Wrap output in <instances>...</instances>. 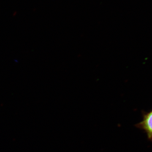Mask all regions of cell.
<instances>
[{
	"label": "cell",
	"instance_id": "cell-1",
	"mask_svg": "<svg viewBox=\"0 0 152 152\" xmlns=\"http://www.w3.org/2000/svg\"><path fill=\"white\" fill-rule=\"evenodd\" d=\"M142 121L136 125V127L143 131L148 138L152 141V110L148 112H143Z\"/></svg>",
	"mask_w": 152,
	"mask_h": 152
}]
</instances>
